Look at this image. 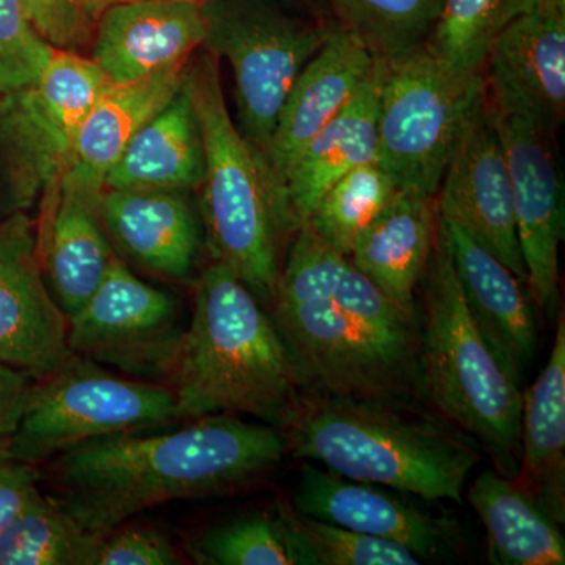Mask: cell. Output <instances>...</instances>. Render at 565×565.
<instances>
[{"mask_svg": "<svg viewBox=\"0 0 565 565\" xmlns=\"http://www.w3.org/2000/svg\"><path fill=\"white\" fill-rule=\"evenodd\" d=\"M418 316V373L424 396L515 481L520 468L522 388L505 373L463 299L438 218L424 270Z\"/></svg>", "mask_w": 565, "mask_h": 565, "instance_id": "obj_6", "label": "cell"}, {"mask_svg": "<svg viewBox=\"0 0 565 565\" xmlns=\"http://www.w3.org/2000/svg\"><path fill=\"white\" fill-rule=\"evenodd\" d=\"M40 481V467L22 462L9 444H0V533L41 492Z\"/></svg>", "mask_w": 565, "mask_h": 565, "instance_id": "obj_39", "label": "cell"}, {"mask_svg": "<svg viewBox=\"0 0 565 565\" xmlns=\"http://www.w3.org/2000/svg\"><path fill=\"white\" fill-rule=\"evenodd\" d=\"M121 2H136V0H85V7H87L88 13L93 20L96 21L98 14L102 13L107 7L114 6V3ZM158 2H188V3H202L203 0H158Z\"/></svg>", "mask_w": 565, "mask_h": 565, "instance_id": "obj_41", "label": "cell"}, {"mask_svg": "<svg viewBox=\"0 0 565 565\" xmlns=\"http://www.w3.org/2000/svg\"><path fill=\"white\" fill-rule=\"evenodd\" d=\"M71 355L68 318L44 277L35 223L17 212L0 222V362L41 379Z\"/></svg>", "mask_w": 565, "mask_h": 565, "instance_id": "obj_13", "label": "cell"}, {"mask_svg": "<svg viewBox=\"0 0 565 565\" xmlns=\"http://www.w3.org/2000/svg\"><path fill=\"white\" fill-rule=\"evenodd\" d=\"M467 498L486 527L490 563L565 564L559 523L514 481L489 468L475 479Z\"/></svg>", "mask_w": 565, "mask_h": 565, "instance_id": "obj_26", "label": "cell"}, {"mask_svg": "<svg viewBox=\"0 0 565 565\" xmlns=\"http://www.w3.org/2000/svg\"><path fill=\"white\" fill-rule=\"evenodd\" d=\"M185 422L191 419L172 386L120 377L73 353L54 373L35 379L9 448L17 459L40 467L92 438Z\"/></svg>", "mask_w": 565, "mask_h": 565, "instance_id": "obj_8", "label": "cell"}, {"mask_svg": "<svg viewBox=\"0 0 565 565\" xmlns=\"http://www.w3.org/2000/svg\"><path fill=\"white\" fill-rule=\"evenodd\" d=\"M167 382L189 419L244 414L280 430L307 393L273 316L215 262L196 281L192 319Z\"/></svg>", "mask_w": 565, "mask_h": 565, "instance_id": "obj_2", "label": "cell"}, {"mask_svg": "<svg viewBox=\"0 0 565 565\" xmlns=\"http://www.w3.org/2000/svg\"><path fill=\"white\" fill-rule=\"evenodd\" d=\"M109 81L90 57L55 50L35 85L18 92L46 192L57 191L85 118Z\"/></svg>", "mask_w": 565, "mask_h": 565, "instance_id": "obj_21", "label": "cell"}, {"mask_svg": "<svg viewBox=\"0 0 565 565\" xmlns=\"http://www.w3.org/2000/svg\"><path fill=\"white\" fill-rule=\"evenodd\" d=\"M33 384L32 374L0 362V444H9L20 427Z\"/></svg>", "mask_w": 565, "mask_h": 565, "instance_id": "obj_40", "label": "cell"}, {"mask_svg": "<svg viewBox=\"0 0 565 565\" xmlns=\"http://www.w3.org/2000/svg\"><path fill=\"white\" fill-rule=\"evenodd\" d=\"M487 103L511 177L526 285L534 302L552 311L559 291V245L564 239V181L556 134L523 111L498 106L489 98Z\"/></svg>", "mask_w": 565, "mask_h": 565, "instance_id": "obj_11", "label": "cell"}, {"mask_svg": "<svg viewBox=\"0 0 565 565\" xmlns=\"http://www.w3.org/2000/svg\"><path fill=\"white\" fill-rule=\"evenodd\" d=\"M204 145L195 109L184 87L129 140L106 174V189H200Z\"/></svg>", "mask_w": 565, "mask_h": 565, "instance_id": "obj_25", "label": "cell"}, {"mask_svg": "<svg viewBox=\"0 0 565 565\" xmlns=\"http://www.w3.org/2000/svg\"><path fill=\"white\" fill-rule=\"evenodd\" d=\"M46 191L35 148L29 136L20 96L0 95V222L28 211Z\"/></svg>", "mask_w": 565, "mask_h": 565, "instance_id": "obj_34", "label": "cell"}, {"mask_svg": "<svg viewBox=\"0 0 565 565\" xmlns=\"http://www.w3.org/2000/svg\"><path fill=\"white\" fill-rule=\"evenodd\" d=\"M54 51L36 31L22 0H0V95L35 85Z\"/></svg>", "mask_w": 565, "mask_h": 565, "instance_id": "obj_36", "label": "cell"}, {"mask_svg": "<svg viewBox=\"0 0 565 565\" xmlns=\"http://www.w3.org/2000/svg\"><path fill=\"white\" fill-rule=\"evenodd\" d=\"M375 62L362 41L340 24L333 25L329 39L292 85L264 151V161L282 191L285 174L297 156L351 102L373 73Z\"/></svg>", "mask_w": 565, "mask_h": 565, "instance_id": "obj_18", "label": "cell"}, {"mask_svg": "<svg viewBox=\"0 0 565 565\" xmlns=\"http://www.w3.org/2000/svg\"><path fill=\"white\" fill-rule=\"evenodd\" d=\"M185 327L172 294L141 281L115 256L90 299L68 319V345L82 359L167 384Z\"/></svg>", "mask_w": 565, "mask_h": 565, "instance_id": "obj_10", "label": "cell"}, {"mask_svg": "<svg viewBox=\"0 0 565 565\" xmlns=\"http://www.w3.org/2000/svg\"><path fill=\"white\" fill-rule=\"evenodd\" d=\"M515 484L559 525L565 523V318L557 319L548 363L523 393Z\"/></svg>", "mask_w": 565, "mask_h": 565, "instance_id": "obj_24", "label": "cell"}, {"mask_svg": "<svg viewBox=\"0 0 565 565\" xmlns=\"http://www.w3.org/2000/svg\"><path fill=\"white\" fill-rule=\"evenodd\" d=\"M303 565H418L419 557L396 542L311 519L291 508Z\"/></svg>", "mask_w": 565, "mask_h": 565, "instance_id": "obj_33", "label": "cell"}, {"mask_svg": "<svg viewBox=\"0 0 565 565\" xmlns=\"http://www.w3.org/2000/svg\"><path fill=\"white\" fill-rule=\"evenodd\" d=\"M184 65L126 84L109 82L77 134L70 167L104 182L129 140L181 90Z\"/></svg>", "mask_w": 565, "mask_h": 565, "instance_id": "obj_27", "label": "cell"}, {"mask_svg": "<svg viewBox=\"0 0 565 565\" xmlns=\"http://www.w3.org/2000/svg\"><path fill=\"white\" fill-rule=\"evenodd\" d=\"M29 18L55 50H84L92 43L95 20L85 0H22Z\"/></svg>", "mask_w": 565, "mask_h": 565, "instance_id": "obj_38", "label": "cell"}, {"mask_svg": "<svg viewBox=\"0 0 565 565\" xmlns=\"http://www.w3.org/2000/svg\"><path fill=\"white\" fill-rule=\"evenodd\" d=\"M397 493L307 462L292 503L300 514L396 542L419 559H434L456 545L457 531L448 519L427 514Z\"/></svg>", "mask_w": 565, "mask_h": 565, "instance_id": "obj_15", "label": "cell"}, {"mask_svg": "<svg viewBox=\"0 0 565 565\" xmlns=\"http://www.w3.org/2000/svg\"><path fill=\"white\" fill-rule=\"evenodd\" d=\"M341 28L379 61L419 50L433 32L444 0H329Z\"/></svg>", "mask_w": 565, "mask_h": 565, "instance_id": "obj_30", "label": "cell"}, {"mask_svg": "<svg viewBox=\"0 0 565 565\" xmlns=\"http://www.w3.org/2000/svg\"><path fill=\"white\" fill-rule=\"evenodd\" d=\"M435 199L397 189L384 210L360 233L351 262L407 311H416V289L437 237Z\"/></svg>", "mask_w": 565, "mask_h": 565, "instance_id": "obj_22", "label": "cell"}, {"mask_svg": "<svg viewBox=\"0 0 565 565\" xmlns=\"http://www.w3.org/2000/svg\"><path fill=\"white\" fill-rule=\"evenodd\" d=\"M377 62L371 76L329 125L300 151L282 180L299 226L311 217L323 193L359 167L377 162Z\"/></svg>", "mask_w": 565, "mask_h": 565, "instance_id": "obj_23", "label": "cell"}, {"mask_svg": "<svg viewBox=\"0 0 565 565\" xmlns=\"http://www.w3.org/2000/svg\"><path fill=\"white\" fill-rule=\"evenodd\" d=\"M177 550L154 526L125 525L99 539L95 565H177Z\"/></svg>", "mask_w": 565, "mask_h": 565, "instance_id": "obj_37", "label": "cell"}, {"mask_svg": "<svg viewBox=\"0 0 565 565\" xmlns=\"http://www.w3.org/2000/svg\"><path fill=\"white\" fill-rule=\"evenodd\" d=\"M98 542L39 492L0 533V565H95Z\"/></svg>", "mask_w": 565, "mask_h": 565, "instance_id": "obj_29", "label": "cell"}, {"mask_svg": "<svg viewBox=\"0 0 565 565\" xmlns=\"http://www.w3.org/2000/svg\"><path fill=\"white\" fill-rule=\"evenodd\" d=\"M270 305L305 392L408 405L423 396L416 311L390 299L351 258L333 296Z\"/></svg>", "mask_w": 565, "mask_h": 565, "instance_id": "obj_4", "label": "cell"}, {"mask_svg": "<svg viewBox=\"0 0 565 565\" xmlns=\"http://www.w3.org/2000/svg\"><path fill=\"white\" fill-rule=\"evenodd\" d=\"M348 264L349 256L334 250L310 223L303 222L297 228L270 303H300L333 296Z\"/></svg>", "mask_w": 565, "mask_h": 565, "instance_id": "obj_35", "label": "cell"}, {"mask_svg": "<svg viewBox=\"0 0 565 565\" xmlns=\"http://www.w3.org/2000/svg\"><path fill=\"white\" fill-rule=\"evenodd\" d=\"M489 102L557 132L565 115V0H539L494 41L484 71Z\"/></svg>", "mask_w": 565, "mask_h": 565, "instance_id": "obj_14", "label": "cell"}, {"mask_svg": "<svg viewBox=\"0 0 565 565\" xmlns=\"http://www.w3.org/2000/svg\"><path fill=\"white\" fill-rule=\"evenodd\" d=\"M435 199L441 218L456 223L526 285L511 177L487 95L465 126Z\"/></svg>", "mask_w": 565, "mask_h": 565, "instance_id": "obj_12", "label": "cell"}, {"mask_svg": "<svg viewBox=\"0 0 565 565\" xmlns=\"http://www.w3.org/2000/svg\"><path fill=\"white\" fill-rule=\"evenodd\" d=\"M438 218L468 310L505 373L522 386L537 351V329L523 282L456 223Z\"/></svg>", "mask_w": 565, "mask_h": 565, "instance_id": "obj_20", "label": "cell"}, {"mask_svg": "<svg viewBox=\"0 0 565 565\" xmlns=\"http://www.w3.org/2000/svg\"><path fill=\"white\" fill-rule=\"evenodd\" d=\"M104 182L68 167L55 191L52 221L39 233L44 277L68 319L90 299L115 258L104 228Z\"/></svg>", "mask_w": 565, "mask_h": 565, "instance_id": "obj_16", "label": "cell"}, {"mask_svg": "<svg viewBox=\"0 0 565 565\" xmlns=\"http://www.w3.org/2000/svg\"><path fill=\"white\" fill-rule=\"evenodd\" d=\"M200 10L204 50L233 70L237 128L264 158L292 85L334 24L302 20L280 0H203Z\"/></svg>", "mask_w": 565, "mask_h": 565, "instance_id": "obj_9", "label": "cell"}, {"mask_svg": "<svg viewBox=\"0 0 565 565\" xmlns=\"http://www.w3.org/2000/svg\"><path fill=\"white\" fill-rule=\"evenodd\" d=\"M204 39L200 3H114L96 18L90 58L111 84H126L182 65Z\"/></svg>", "mask_w": 565, "mask_h": 565, "instance_id": "obj_17", "label": "cell"}, {"mask_svg": "<svg viewBox=\"0 0 565 565\" xmlns=\"http://www.w3.org/2000/svg\"><path fill=\"white\" fill-rule=\"evenodd\" d=\"M196 563L207 565H303L291 508L247 516L203 534L192 546Z\"/></svg>", "mask_w": 565, "mask_h": 565, "instance_id": "obj_31", "label": "cell"}, {"mask_svg": "<svg viewBox=\"0 0 565 565\" xmlns=\"http://www.w3.org/2000/svg\"><path fill=\"white\" fill-rule=\"evenodd\" d=\"M297 459L423 500L463 503L479 448L414 405L305 393L282 429Z\"/></svg>", "mask_w": 565, "mask_h": 565, "instance_id": "obj_3", "label": "cell"}, {"mask_svg": "<svg viewBox=\"0 0 565 565\" xmlns=\"http://www.w3.org/2000/svg\"><path fill=\"white\" fill-rule=\"evenodd\" d=\"M539 0H444L423 50L451 73L482 76L494 41Z\"/></svg>", "mask_w": 565, "mask_h": 565, "instance_id": "obj_28", "label": "cell"}, {"mask_svg": "<svg viewBox=\"0 0 565 565\" xmlns=\"http://www.w3.org/2000/svg\"><path fill=\"white\" fill-rule=\"evenodd\" d=\"M182 87L204 145L202 214L212 262L221 263L263 303L273 302L282 241L299 228L288 196L262 152L230 117L217 57L203 52L182 70Z\"/></svg>", "mask_w": 565, "mask_h": 565, "instance_id": "obj_5", "label": "cell"}, {"mask_svg": "<svg viewBox=\"0 0 565 565\" xmlns=\"http://www.w3.org/2000/svg\"><path fill=\"white\" fill-rule=\"evenodd\" d=\"M396 191V182L384 167L366 163L334 182L307 222L334 250L349 256L356 237Z\"/></svg>", "mask_w": 565, "mask_h": 565, "instance_id": "obj_32", "label": "cell"}, {"mask_svg": "<svg viewBox=\"0 0 565 565\" xmlns=\"http://www.w3.org/2000/svg\"><path fill=\"white\" fill-rule=\"evenodd\" d=\"M103 221L122 256L170 280L195 267L202 232L188 192L169 189H104Z\"/></svg>", "mask_w": 565, "mask_h": 565, "instance_id": "obj_19", "label": "cell"}, {"mask_svg": "<svg viewBox=\"0 0 565 565\" xmlns=\"http://www.w3.org/2000/svg\"><path fill=\"white\" fill-rule=\"evenodd\" d=\"M377 163L401 191L435 199L465 126L484 99V76L451 73L419 47L377 58Z\"/></svg>", "mask_w": 565, "mask_h": 565, "instance_id": "obj_7", "label": "cell"}, {"mask_svg": "<svg viewBox=\"0 0 565 565\" xmlns=\"http://www.w3.org/2000/svg\"><path fill=\"white\" fill-rule=\"evenodd\" d=\"M285 434L230 414L92 438L50 460L55 501L102 539L158 505L234 492L281 462Z\"/></svg>", "mask_w": 565, "mask_h": 565, "instance_id": "obj_1", "label": "cell"}]
</instances>
